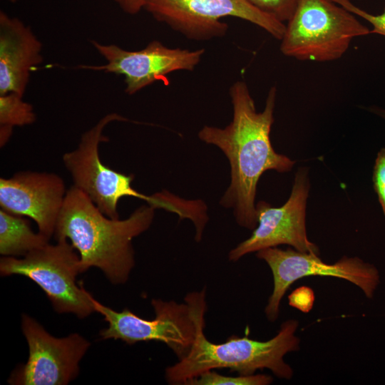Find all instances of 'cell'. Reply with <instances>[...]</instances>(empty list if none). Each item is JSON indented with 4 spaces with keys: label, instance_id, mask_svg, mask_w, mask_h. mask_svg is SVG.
I'll use <instances>...</instances> for the list:
<instances>
[{
    "label": "cell",
    "instance_id": "cell-21",
    "mask_svg": "<svg viewBox=\"0 0 385 385\" xmlns=\"http://www.w3.org/2000/svg\"><path fill=\"white\" fill-rule=\"evenodd\" d=\"M289 304L303 312H309L314 304V295L312 289L301 287L295 289L289 296Z\"/></svg>",
    "mask_w": 385,
    "mask_h": 385
},
{
    "label": "cell",
    "instance_id": "cell-4",
    "mask_svg": "<svg viewBox=\"0 0 385 385\" xmlns=\"http://www.w3.org/2000/svg\"><path fill=\"white\" fill-rule=\"evenodd\" d=\"M185 303L153 299L155 317L143 319L125 308L116 312L95 299V312L103 316L108 327L100 332L103 339H120L128 344L158 341L165 343L180 359L191 349L200 327H205V289L190 292Z\"/></svg>",
    "mask_w": 385,
    "mask_h": 385
},
{
    "label": "cell",
    "instance_id": "cell-24",
    "mask_svg": "<svg viewBox=\"0 0 385 385\" xmlns=\"http://www.w3.org/2000/svg\"><path fill=\"white\" fill-rule=\"evenodd\" d=\"M8 1H10L11 3H16L19 0H8Z\"/></svg>",
    "mask_w": 385,
    "mask_h": 385
},
{
    "label": "cell",
    "instance_id": "cell-5",
    "mask_svg": "<svg viewBox=\"0 0 385 385\" xmlns=\"http://www.w3.org/2000/svg\"><path fill=\"white\" fill-rule=\"evenodd\" d=\"M369 34L354 14L332 0H298L280 51L299 61H332L346 53L354 38Z\"/></svg>",
    "mask_w": 385,
    "mask_h": 385
},
{
    "label": "cell",
    "instance_id": "cell-11",
    "mask_svg": "<svg viewBox=\"0 0 385 385\" xmlns=\"http://www.w3.org/2000/svg\"><path fill=\"white\" fill-rule=\"evenodd\" d=\"M309 190L308 168H299L291 195L281 207L260 201L256 205L258 225L251 236L229 252V260H239L247 254L268 247L288 245L304 252L319 255V248L309 240L305 217Z\"/></svg>",
    "mask_w": 385,
    "mask_h": 385
},
{
    "label": "cell",
    "instance_id": "cell-23",
    "mask_svg": "<svg viewBox=\"0 0 385 385\" xmlns=\"http://www.w3.org/2000/svg\"><path fill=\"white\" fill-rule=\"evenodd\" d=\"M369 111L374 113L385 120V109L381 108L377 106H372L368 108Z\"/></svg>",
    "mask_w": 385,
    "mask_h": 385
},
{
    "label": "cell",
    "instance_id": "cell-1",
    "mask_svg": "<svg viewBox=\"0 0 385 385\" xmlns=\"http://www.w3.org/2000/svg\"><path fill=\"white\" fill-rule=\"evenodd\" d=\"M276 95L273 86L264 110L257 112L246 83L237 81L230 88L233 107L231 123L224 128L205 125L198 133L201 140L216 145L227 158L231 180L220 204L232 208L237 224L249 230L258 225L255 199L261 175L270 170L288 172L295 163L275 152L271 143Z\"/></svg>",
    "mask_w": 385,
    "mask_h": 385
},
{
    "label": "cell",
    "instance_id": "cell-10",
    "mask_svg": "<svg viewBox=\"0 0 385 385\" xmlns=\"http://www.w3.org/2000/svg\"><path fill=\"white\" fill-rule=\"evenodd\" d=\"M21 329L29 345V358L10 376L13 385H66L79 373V363L90 342L77 333L51 335L36 320L24 314Z\"/></svg>",
    "mask_w": 385,
    "mask_h": 385
},
{
    "label": "cell",
    "instance_id": "cell-19",
    "mask_svg": "<svg viewBox=\"0 0 385 385\" xmlns=\"http://www.w3.org/2000/svg\"><path fill=\"white\" fill-rule=\"evenodd\" d=\"M344 9L365 19L372 25L370 34H376L385 36V9L384 11L377 15L370 14L354 5L350 0H332Z\"/></svg>",
    "mask_w": 385,
    "mask_h": 385
},
{
    "label": "cell",
    "instance_id": "cell-14",
    "mask_svg": "<svg viewBox=\"0 0 385 385\" xmlns=\"http://www.w3.org/2000/svg\"><path fill=\"white\" fill-rule=\"evenodd\" d=\"M41 47L29 26L0 12V95L23 96L30 72L43 61Z\"/></svg>",
    "mask_w": 385,
    "mask_h": 385
},
{
    "label": "cell",
    "instance_id": "cell-9",
    "mask_svg": "<svg viewBox=\"0 0 385 385\" xmlns=\"http://www.w3.org/2000/svg\"><path fill=\"white\" fill-rule=\"evenodd\" d=\"M256 256L268 265L273 276V291L265 309L270 322L277 319L281 300L288 288L304 277L327 276L347 280L359 287L369 299L373 297L380 282L377 268L357 257L344 256L335 263L328 264L317 254L277 247L259 250Z\"/></svg>",
    "mask_w": 385,
    "mask_h": 385
},
{
    "label": "cell",
    "instance_id": "cell-16",
    "mask_svg": "<svg viewBox=\"0 0 385 385\" xmlns=\"http://www.w3.org/2000/svg\"><path fill=\"white\" fill-rule=\"evenodd\" d=\"M36 120L33 106L22 96L10 93L0 95V146L9 141L13 128L32 124Z\"/></svg>",
    "mask_w": 385,
    "mask_h": 385
},
{
    "label": "cell",
    "instance_id": "cell-15",
    "mask_svg": "<svg viewBox=\"0 0 385 385\" xmlns=\"http://www.w3.org/2000/svg\"><path fill=\"white\" fill-rule=\"evenodd\" d=\"M49 239L35 233L22 216L0 210V253L5 257L25 256L48 243Z\"/></svg>",
    "mask_w": 385,
    "mask_h": 385
},
{
    "label": "cell",
    "instance_id": "cell-22",
    "mask_svg": "<svg viewBox=\"0 0 385 385\" xmlns=\"http://www.w3.org/2000/svg\"><path fill=\"white\" fill-rule=\"evenodd\" d=\"M125 13L136 14L144 9L148 0H113Z\"/></svg>",
    "mask_w": 385,
    "mask_h": 385
},
{
    "label": "cell",
    "instance_id": "cell-6",
    "mask_svg": "<svg viewBox=\"0 0 385 385\" xmlns=\"http://www.w3.org/2000/svg\"><path fill=\"white\" fill-rule=\"evenodd\" d=\"M68 240L47 243L22 258L3 256L1 276L19 274L34 281L46 293L56 312L71 313L80 319L95 312L92 295L76 283L80 257Z\"/></svg>",
    "mask_w": 385,
    "mask_h": 385
},
{
    "label": "cell",
    "instance_id": "cell-13",
    "mask_svg": "<svg viewBox=\"0 0 385 385\" xmlns=\"http://www.w3.org/2000/svg\"><path fill=\"white\" fill-rule=\"evenodd\" d=\"M66 192L63 180L56 173L21 171L0 179V206L9 213L31 218L38 232L50 240Z\"/></svg>",
    "mask_w": 385,
    "mask_h": 385
},
{
    "label": "cell",
    "instance_id": "cell-7",
    "mask_svg": "<svg viewBox=\"0 0 385 385\" xmlns=\"http://www.w3.org/2000/svg\"><path fill=\"white\" fill-rule=\"evenodd\" d=\"M144 9L156 20L196 40L224 36L228 26L220 20L226 16L251 22L279 40L285 31L284 23L248 0H148Z\"/></svg>",
    "mask_w": 385,
    "mask_h": 385
},
{
    "label": "cell",
    "instance_id": "cell-17",
    "mask_svg": "<svg viewBox=\"0 0 385 385\" xmlns=\"http://www.w3.org/2000/svg\"><path fill=\"white\" fill-rule=\"evenodd\" d=\"M272 381L273 378L267 374L230 376L210 370L188 380L185 385H269Z\"/></svg>",
    "mask_w": 385,
    "mask_h": 385
},
{
    "label": "cell",
    "instance_id": "cell-20",
    "mask_svg": "<svg viewBox=\"0 0 385 385\" xmlns=\"http://www.w3.org/2000/svg\"><path fill=\"white\" fill-rule=\"evenodd\" d=\"M372 182L385 215V148L378 152L373 169Z\"/></svg>",
    "mask_w": 385,
    "mask_h": 385
},
{
    "label": "cell",
    "instance_id": "cell-18",
    "mask_svg": "<svg viewBox=\"0 0 385 385\" xmlns=\"http://www.w3.org/2000/svg\"><path fill=\"white\" fill-rule=\"evenodd\" d=\"M260 11L284 23L294 12L298 0H248Z\"/></svg>",
    "mask_w": 385,
    "mask_h": 385
},
{
    "label": "cell",
    "instance_id": "cell-12",
    "mask_svg": "<svg viewBox=\"0 0 385 385\" xmlns=\"http://www.w3.org/2000/svg\"><path fill=\"white\" fill-rule=\"evenodd\" d=\"M92 44L107 63L102 66L78 67L123 75L128 95L155 81L165 80L172 72L193 71L205 52L202 48L194 51L171 48L158 41H151L144 48L134 51L113 44L103 45L96 41H92Z\"/></svg>",
    "mask_w": 385,
    "mask_h": 385
},
{
    "label": "cell",
    "instance_id": "cell-3",
    "mask_svg": "<svg viewBox=\"0 0 385 385\" xmlns=\"http://www.w3.org/2000/svg\"><path fill=\"white\" fill-rule=\"evenodd\" d=\"M299 322L296 319L284 322L278 333L267 341H258L247 336H230L222 343L210 342L199 329L189 353L165 369L168 384L185 385L188 380L203 372L217 369H229L241 375H251L258 369H268L278 378L290 379L292 368L284 356L299 349V339L295 335Z\"/></svg>",
    "mask_w": 385,
    "mask_h": 385
},
{
    "label": "cell",
    "instance_id": "cell-8",
    "mask_svg": "<svg viewBox=\"0 0 385 385\" xmlns=\"http://www.w3.org/2000/svg\"><path fill=\"white\" fill-rule=\"evenodd\" d=\"M115 120L127 119L115 113L107 114L81 135L75 150L65 153L62 158L73 185L83 192L105 215L113 219L119 218L118 205L123 197H135L148 204L153 200V195L142 194L132 187L133 175L119 173L101 162L99 145L108 140L103 135V129Z\"/></svg>",
    "mask_w": 385,
    "mask_h": 385
},
{
    "label": "cell",
    "instance_id": "cell-2",
    "mask_svg": "<svg viewBox=\"0 0 385 385\" xmlns=\"http://www.w3.org/2000/svg\"><path fill=\"white\" fill-rule=\"evenodd\" d=\"M156 208L148 204L124 220L105 215L81 190L66 192L53 236L69 240L80 257V272L100 269L113 284L125 283L135 266L132 240L151 225Z\"/></svg>",
    "mask_w": 385,
    "mask_h": 385
}]
</instances>
